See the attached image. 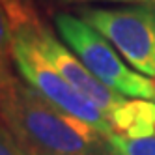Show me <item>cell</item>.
I'll list each match as a JSON object with an SVG mask.
<instances>
[{
	"mask_svg": "<svg viewBox=\"0 0 155 155\" xmlns=\"http://www.w3.org/2000/svg\"><path fill=\"white\" fill-rule=\"evenodd\" d=\"M153 103H155V101H153Z\"/></svg>",
	"mask_w": 155,
	"mask_h": 155,
	"instance_id": "7c38bea8",
	"label": "cell"
},
{
	"mask_svg": "<svg viewBox=\"0 0 155 155\" xmlns=\"http://www.w3.org/2000/svg\"><path fill=\"white\" fill-rule=\"evenodd\" d=\"M108 142L116 155H155V137L127 138L114 133Z\"/></svg>",
	"mask_w": 155,
	"mask_h": 155,
	"instance_id": "ba28073f",
	"label": "cell"
},
{
	"mask_svg": "<svg viewBox=\"0 0 155 155\" xmlns=\"http://www.w3.org/2000/svg\"><path fill=\"white\" fill-rule=\"evenodd\" d=\"M34 155H60V153H34ZM62 155H69V153H62Z\"/></svg>",
	"mask_w": 155,
	"mask_h": 155,
	"instance_id": "8fae6325",
	"label": "cell"
},
{
	"mask_svg": "<svg viewBox=\"0 0 155 155\" xmlns=\"http://www.w3.org/2000/svg\"><path fill=\"white\" fill-rule=\"evenodd\" d=\"M54 28L77 58L112 92L127 99L155 101V81L135 71L112 47V43L79 15L56 12Z\"/></svg>",
	"mask_w": 155,
	"mask_h": 155,
	"instance_id": "3957f363",
	"label": "cell"
},
{
	"mask_svg": "<svg viewBox=\"0 0 155 155\" xmlns=\"http://www.w3.org/2000/svg\"><path fill=\"white\" fill-rule=\"evenodd\" d=\"M58 6H82L90 2H118V4H129V6H148L155 8V0H52Z\"/></svg>",
	"mask_w": 155,
	"mask_h": 155,
	"instance_id": "30bf717a",
	"label": "cell"
},
{
	"mask_svg": "<svg viewBox=\"0 0 155 155\" xmlns=\"http://www.w3.org/2000/svg\"><path fill=\"white\" fill-rule=\"evenodd\" d=\"M0 155H28V151L12 135V131L2 124V120H0Z\"/></svg>",
	"mask_w": 155,
	"mask_h": 155,
	"instance_id": "9c48e42d",
	"label": "cell"
},
{
	"mask_svg": "<svg viewBox=\"0 0 155 155\" xmlns=\"http://www.w3.org/2000/svg\"><path fill=\"white\" fill-rule=\"evenodd\" d=\"M36 19L38 15L34 13L15 28L13 64L21 81L26 82L32 90H36L52 105L86 121L101 135L110 138L116 131L110 124L108 116L97 105H94L90 99H86L82 94L77 92L39 49L34 38V30H32V25Z\"/></svg>",
	"mask_w": 155,
	"mask_h": 155,
	"instance_id": "7a4b0ae2",
	"label": "cell"
},
{
	"mask_svg": "<svg viewBox=\"0 0 155 155\" xmlns=\"http://www.w3.org/2000/svg\"><path fill=\"white\" fill-rule=\"evenodd\" d=\"M75 15L107 38L135 71L155 81V8L81 6Z\"/></svg>",
	"mask_w": 155,
	"mask_h": 155,
	"instance_id": "277c9868",
	"label": "cell"
},
{
	"mask_svg": "<svg viewBox=\"0 0 155 155\" xmlns=\"http://www.w3.org/2000/svg\"><path fill=\"white\" fill-rule=\"evenodd\" d=\"M34 13L30 0H0V90L17 79L13 71L15 28Z\"/></svg>",
	"mask_w": 155,
	"mask_h": 155,
	"instance_id": "8992f818",
	"label": "cell"
},
{
	"mask_svg": "<svg viewBox=\"0 0 155 155\" xmlns=\"http://www.w3.org/2000/svg\"><path fill=\"white\" fill-rule=\"evenodd\" d=\"M32 30H34V38L38 41L39 49L52 62L54 68L62 73L64 79L79 94H82L86 99H90L94 105H97L110 120V116L127 101V97H121L116 92L110 90L108 86H105L79 58H77V54L65 45L64 41H60L41 23L39 17L34 21Z\"/></svg>",
	"mask_w": 155,
	"mask_h": 155,
	"instance_id": "5b68a950",
	"label": "cell"
},
{
	"mask_svg": "<svg viewBox=\"0 0 155 155\" xmlns=\"http://www.w3.org/2000/svg\"><path fill=\"white\" fill-rule=\"evenodd\" d=\"M0 120L28 155H116L105 135L52 105L21 79L0 90Z\"/></svg>",
	"mask_w": 155,
	"mask_h": 155,
	"instance_id": "6da1fadb",
	"label": "cell"
},
{
	"mask_svg": "<svg viewBox=\"0 0 155 155\" xmlns=\"http://www.w3.org/2000/svg\"><path fill=\"white\" fill-rule=\"evenodd\" d=\"M114 131L127 138L155 137V103L148 99H127L110 116Z\"/></svg>",
	"mask_w": 155,
	"mask_h": 155,
	"instance_id": "52a82bcc",
	"label": "cell"
}]
</instances>
